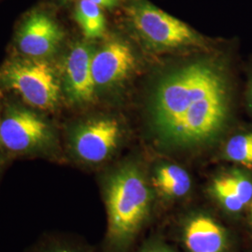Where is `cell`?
Here are the masks:
<instances>
[{
	"instance_id": "ffe728a7",
	"label": "cell",
	"mask_w": 252,
	"mask_h": 252,
	"mask_svg": "<svg viewBox=\"0 0 252 252\" xmlns=\"http://www.w3.org/2000/svg\"><path fill=\"white\" fill-rule=\"evenodd\" d=\"M250 99H251V104L252 106V82L251 84V89H250Z\"/></svg>"
},
{
	"instance_id": "277c9868",
	"label": "cell",
	"mask_w": 252,
	"mask_h": 252,
	"mask_svg": "<svg viewBox=\"0 0 252 252\" xmlns=\"http://www.w3.org/2000/svg\"><path fill=\"white\" fill-rule=\"evenodd\" d=\"M57 148L53 127L31 111L12 110L0 121V149L6 154L54 157Z\"/></svg>"
},
{
	"instance_id": "8992f818",
	"label": "cell",
	"mask_w": 252,
	"mask_h": 252,
	"mask_svg": "<svg viewBox=\"0 0 252 252\" xmlns=\"http://www.w3.org/2000/svg\"><path fill=\"white\" fill-rule=\"evenodd\" d=\"M135 29L154 45L176 48L196 41L191 28L179 19L147 2H138L129 9Z\"/></svg>"
},
{
	"instance_id": "6da1fadb",
	"label": "cell",
	"mask_w": 252,
	"mask_h": 252,
	"mask_svg": "<svg viewBox=\"0 0 252 252\" xmlns=\"http://www.w3.org/2000/svg\"><path fill=\"white\" fill-rule=\"evenodd\" d=\"M229 112L225 76L216 64L196 62L165 76L153 95L155 131L166 143L204 144L224 127Z\"/></svg>"
},
{
	"instance_id": "5b68a950",
	"label": "cell",
	"mask_w": 252,
	"mask_h": 252,
	"mask_svg": "<svg viewBox=\"0 0 252 252\" xmlns=\"http://www.w3.org/2000/svg\"><path fill=\"white\" fill-rule=\"evenodd\" d=\"M121 135L120 124L115 119L90 120L71 131L68 136V152L81 163L101 164L116 152Z\"/></svg>"
},
{
	"instance_id": "30bf717a",
	"label": "cell",
	"mask_w": 252,
	"mask_h": 252,
	"mask_svg": "<svg viewBox=\"0 0 252 252\" xmlns=\"http://www.w3.org/2000/svg\"><path fill=\"white\" fill-rule=\"evenodd\" d=\"M183 239L189 252H223L227 243L225 230L207 215L189 220L184 228Z\"/></svg>"
},
{
	"instance_id": "2e32d148",
	"label": "cell",
	"mask_w": 252,
	"mask_h": 252,
	"mask_svg": "<svg viewBox=\"0 0 252 252\" xmlns=\"http://www.w3.org/2000/svg\"><path fill=\"white\" fill-rule=\"evenodd\" d=\"M210 189L212 194L228 211L238 212L241 211L245 207L243 203L237 198L233 192H231L218 180H213Z\"/></svg>"
},
{
	"instance_id": "4fadbf2b",
	"label": "cell",
	"mask_w": 252,
	"mask_h": 252,
	"mask_svg": "<svg viewBox=\"0 0 252 252\" xmlns=\"http://www.w3.org/2000/svg\"><path fill=\"white\" fill-rule=\"evenodd\" d=\"M24 252H90L71 238L59 233L48 232L40 235Z\"/></svg>"
},
{
	"instance_id": "ba28073f",
	"label": "cell",
	"mask_w": 252,
	"mask_h": 252,
	"mask_svg": "<svg viewBox=\"0 0 252 252\" xmlns=\"http://www.w3.org/2000/svg\"><path fill=\"white\" fill-rule=\"evenodd\" d=\"M93 52L86 44L74 46L63 63L64 88L68 96L78 103L94 99L95 84L92 74Z\"/></svg>"
},
{
	"instance_id": "ac0fdd59",
	"label": "cell",
	"mask_w": 252,
	"mask_h": 252,
	"mask_svg": "<svg viewBox=\"0 0 252 252\" xmlns=\"http://www.w3.org/2000/svg\"><path fill=\"white\" fill-rule=\"evenodd\" d=\"M170 252L166 250H163V249H153V250H149L147 252Z\"/></svg>"
},
{
	"instance_id": "9c48e42d",
	"label": "cell",
	"mask_w": 252,
	"mask_h": 252,
	"mask_svg": "<svg viewBox=\"0 0 252 252\" xmlns=\"http://www.w3.org/2000/svg\"><path fill=\"white\" fill-rule=\"evenodd\" d=\"M135 55L121 41L104 46L92 59V74L95 86L106 87L123 81L135 66Z\"/></svg>"
},
{
	"instance_id": "3957f363",
	"label": "cell",
	"mask_w": 252,
	"mask_h": 252,
	"mask_svg": "<svg viewBox=\"0 0 252 252\" xmlns=\"http://www.w3.org/2000/svg\"><path fill=\"white\" fill-rule=\"evenodd\" d=\"M0 80L32 107L52 110L60 100L61 86L53 65L44 59L29 58L7 63Z\"/></svg>"
},
{
	"instance_id": "d6986e66",
	"label": "cell",
	"mask_w": 252,
	"mask_h": 252,
	"mask_svg": "<svg viewBox=\"0 0 252 252\" xmlns=\"http://www.w3.org/2000/svg\"><path fill=\"white\" fill-rule=\"evenodd\" d=\"M3 152L0 150V172L2 169V164H3V161H4V158H3Z\"/></svg>"
},
{
	"instance_id": "44dd1931",
	"label": "cell",
	"mask_w": 252,
	"mask_h": 252,
	"mask_svg": "<svg viewBox=\"0 0 252 252\" xmlns=\"http://www.w3.org/2000/svg\"></svg>"
},
{
	"instance_id": "8fae6325",
	"label": "cell",
	"mask_w": 252,
	"mask_h": 252,
	"mask_svg": "<svg viewBox=\"0 0 252 252\" xmlns=\"http://www.w3.org/2000/svg\"><path fill=\"white\" fill-rule=\"evenodd\" d=\"M153 184L161 194L169 198H180L186 195L191 187L189 174L175 164L159 167L153 176Z\"/></svg>"
},
{
	"instance_id": "9a60e30c",
	"label": "cell",
	"mask_w": 252,
	"mask_h": 252,
	"mask_svg": "<svg viewBox=\"0 0 252 252\" xmlns=\"http://www.w3.org/2000/svg\"><path fill=\"white\" fill-rule=\"evenodd\" d=\"M220 184L233 192L245 206L252 201V182L240 172L234 171L216 178Z\"/></svg>"
},
{
	"instance_id": "7c38bea8",
	"label": "cell",
	"mask_w": 252,
	"mask_h": 252,
	"mask_svg": "<svg viewBox=\"0 0 252 252\" xmlns=\"http://www.w3.org/2000/svg\"><path fill=\"white\" fill-rule=\"evenodd\" d=\"M76 20L87 38L100 37L105 31L106 22L99 6L89 0H80Z\"/></svg>"
},
{
	"instance_id": "52a82bcc",
	"label": "cell",
	"mask_w": 252,
	"mask_h": 252,
	"mask_svg": "<svg viewBox=\"0 0 252 252\" xmlns=\"http://www.w3.org/2000/svg\"><path fill=\"white\" fill-rule=\"evenodd\" d=\"M63 37L62 29L52 16L36 11L24 22L17 43L20 51L29 58L44 59L56 52Z\"/></svg>"
},
{
	"instance_id": "5bb4252c",
	"label": "cell",
	"mask_w": 252,
	"mask_h": 252,
	"mask_svg": "<svg viewBox=\"0 0 252 252\" xmlns=\"http://www.w3.org/2000/svg\"><path fill=\"white\" fill-rule=\"evenodd\" d=\"M226 157L249 168L252 167V133L234 135L225 148Z\"/></svg>"
},
{
	"instance_id": "e0dca14e",
	"label": "cell",
	"mask_w": 252,
	"mask_h": 252,
	"mask_svg": "<svg viewBox=\"0 0 252 252\" xmlns=\"http://www.w3.org/2000/svg\"><path fill=\"white\" fill-rule=\"evenodd\" d=\"M91 2L98 5L100 8H113L117 5L118 0H89Z\"/></svg>"
},
{
	"instance_id": "7a4b0ae2",
	"label": "cell",
	"mask_w": 252,
	"mask_h": 252,
	"mask_svg": "<svg viewBox=\"0 0 252 252\" xmlns=\"http://www.w3.org/2000/svg\"><path fill=\"white\" fill-rule=\"evenodd\" d=\"M102 185L108 216L105 249L121 252L147 219L152 192L141 172L130 164L108 173Z\"/></svg>"
},
{
	"instance_id": "7402d4cb",
	"label": "cell",
	"mask_w": 252,
	"mask_h": 252,
	"mask_svg": "<svg viewBox=\"0 0 252 252\" xmlns=\"http://www.w3.org/2000/svg\"><path fill=\"white\" fill-rule=\"evenodd\" d=\"M0 150H1V149H0Z\"/></svg>"
}]
</instances>
